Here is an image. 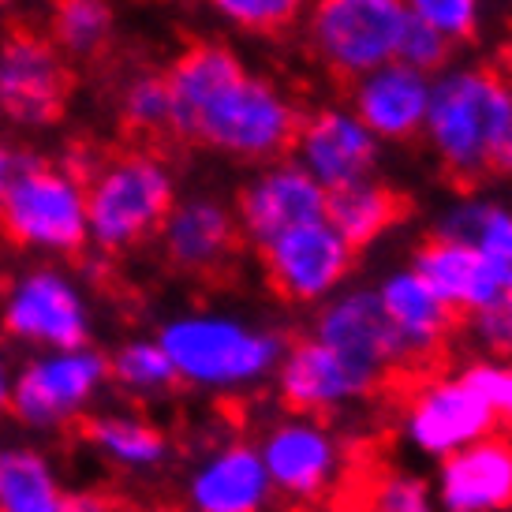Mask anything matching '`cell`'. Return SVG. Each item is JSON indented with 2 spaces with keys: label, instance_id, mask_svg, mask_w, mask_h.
Wrapping results in <instances>:
<instances>
[{
  "label": "cell",
  "instance_id": "cell-30",
  "mask_svg": "<svg viewBox=\"0 0 512 512\" xmlns=\"http://www.w3.org/2000/svg\"><path fill=\"white\" fill-rule=\"evenodd\" d=\"M415 23L438 30L449 45L471 42L483 30L486 0H400Z\"/></svg>",
  "mask_w": 512,
  "mask_h": 512
},
{
  "label": "cell",
  "instance_id": "cell-31",
  "mask_svg": "<svg viewBox=\"0 0 512 512\" xmlns=\"http://www.w3.org/2000/svg\"><path fill=\"white\" fill-rule=\"evenodd\" d=\"M120 116L135 131H161L172 120V98L165 75H135L120 94Z\"/></svg>",
  "mask_w": 512,
  "mask_h": 512
},
{
  "label": "cell",
  "instance_id": "cell-18",
  "mask_svg": "<svg viewBox=\"0 0 512 512\" xmlns=\"http://www.w3.org/2000/svg\"><path fill=\"white\" fill-rule=\"evenodd\" d=\"M430 486L438 512H512V438L498 430L434 464Z\"/></svg>",
  "mask_w": 512,
  "mask_h": 512
},
{
  "label": "cell",
  "instance_id": "cell-33",
  "mask_svg": "<svg viewBox=\"0 0 512 512\" xmlns=\"http://www.w3.org/2000/svg\"><path fill=\"white\" fill-rule=\"evenodd\" d=\"M370 512H438L434 486L419 471H389L374 483L370 494Z\"/></svg>",
  "mask_w": 512,
  "mask_h": 512
},
{
  "label": "cell",
  "instance_id": "cell-6",
  "mask_svg": "<svg viewBox=\"0 0 512 512\" xmlns=\"http://www.w3.org/2000/svg\"><path fill=\"white\" fill-rule=\"evenodd\" d=\"M109 389V356L83 344L60 352H30L15 363L8 415L30 434H60L98 412Z\"/></svg>",
  "mask_w": 512,
  "mask_h": 512
},
{
  "label": "cell",
  "instance_id": "cell-4",
  "mask_svg": "<svg viewBox=\"0 0 512 512\" xmlns=\"http://www.w3.org/2000/svg\"><path fill=\"white\" fill-rule=\"evenodd\" d=\"M4 240L42 258L79 255L86 243V180L64 165L19 161L0 195Z\"/></svg>",
  "mask_w": 512,
  "mask_h": 512
},
{
  "label": "cell",
  "instance_id": "cell-15",
  "mask_svg": "<svg viewBox=\"0 0 512 512\" xmlns=\"http://www.w3.org/2000/svg\"><path fill=\"white\" fill-rule=\"evenodd\" d=\"M68 68L49 38L12 34L0 42V113L19 128H45L64 113Z\"/></svg>",
  "mask_w": 512,
  "mask_h": 512
},
{
  "label": "cell",
  "instance_id": "cell-22",
  "mask_svg": "<svg viewBox=\"0 0 512 512\" xmlns=\"http://www.w3.org/2000/svg\"><path fill=\"white\" fill-rule=\"evenodd\" d=\"M86 449L105 468L128 475H154L172 460V438L161 423L135 408H101L79 423Z\"/></svg>",
  "mask_w": 512,
  "mask_h": 512
},
{
  "label": "cell",
  "instance_id": "cell-36",
  "mask_svg": "<svg viewBox=\"0 0 512 512\" xmlns=\"http://www.w3.org/2000/svg\"><path fill=\"white\" fill-rule=\"evenodd\" d=\"M57 512H120V505L105 490H68Z\"/></svg>",
  "mask_w": 512,
  "mask_h": 512
},
{
  "label": "cell",
  "instance_id": "cell-27",
  "mask_svg": "<svg viewBox=\"0 0 512 512\" xmlns=\"http://www.w3.org/2000/svg\"><path fill=\"white\" fill-rule=\"evenodd\" d=\"M105 356H109V385L135 404L165 400L180 385L157 337H128Z\"/></svg>",
  "mask_w": 512,
  "mask_h": 512
},
{
  "label": "cell",
  "instance_id": "cell-23",
  "mask_svg": "<svg viewBox=\"0 0 512 512\" xmlns=\"http://www.w3.org/2000/svg\"><path fill=\"white\" fill-rule=\"evenodd\" d=\"M423 281L430 285V292L456 314V318H471L483 307H490L501 296L498 281L490 277V270L483 266V258L471 251L464 240L453 236H430L415 247L412 262H408Z\"/></svg>",
  "mask_w": 512,
  "mask_h": 512
},
{
  "label": "cell",
  "instance_id": "cell-28",
  "mask_svg": "<svg viewBox=\"0 0 512 512\" xmlns=\"http://www.w3.org/2000/svg\"><path fill=\"white\" fill-rule=\"evenodd\" d=\"M113 38V0H57L53 45L68 57H94Z\"/></svg>",
  "mask_w": 512,
  "mask_h": 512
},
{
  "label": "cell",
  "instance_id": "cell-7",
  "mask_svg": "<svg viewBox=\"0 0 512 512\" xmlns=\"http://www.w3.org/2000/svg\"><path fill=\"white\" fill-rule=\"evenodd\" d=\"M0 333L27 356L83 348L94 337V307L75 273L34 262L0 288Z\"/></svg>",
  "mask_w": 512,
  "mask_h": 512
},
{
  "label": "cell",
  "instance_id": "cell-38",
  "mask_svg": "<svg viewBox=\"0 0 512 512\" xmlns=\"http://www.w3.org/2000/svg\"><path fill=\"white\" fill-rule=\"evenodd\" d=\"M15 165H19V157H15V150L8 146V139L0 135V195H4V187H8V180H12Z\"/></svg>",
  "mask_w": 512,
  "mask_h": 512
},
{
  "label": "cell",
  "instance_id": "cell-29",
  "mask_svg": "<svg viewBox=\"0 0 512 512\" xmlns=\"http://www.w3.org/2000/svg\"><path fill=\"white\" fill-rule=\"evenodd\" d=\"M210 12L243 34H281L307 15L311 0H206Z\"/></svg>",
  "mask_w": 512,
  "mask_h": 512
},
{
  "label": "cell",
  "instance_id": "cell-21",
  "mask_svg": "<svg viewBox=\"0 0 512 512\" xmlns=\"http://www.w3.org/2000/svg\"><path fill=\"white\" fill-rule=\"evenodd\" d=\"M157 240L169 266H176L180 273H214L236 251L240 225L221 199L187 195V199H176Z\"/></svg>",
  "mask_w": 512,
  "mask_h": 512
},
{
  "label": "cell",
  "instance_id": "cell-26",
  "mask_svg": "<svg viewBox=\"0 0 512 512\" xmlns=\"http://www.w3.org/2000/svg\"><path fill=\"white\" fill-rule=\"evenodd\" d=\"M400 214H404V202L382 180H363V184H352L344 191H333L326 199V221L337 228V236L356 255L363 247L382 240L400 221Z\"/></svg>",
  "mask_w": 512,
  "mask_h": 512
},
{
  "label": "cell",
  "instance_id": "cell-3",
  "mask_svg": "<svg viewBox=\"0 0 512 512\" xmlns=\"http://www.w3.org/2000/svg\"><path fill=\"white\" fill-rule=\"evenodd\" d=\"M176 206L172 169L157 154L131 150L109 157L86 180V240L105 255H120L161 232Z\"/></svg>",
  "mask_w": 512,
  "mask_h": 512
},
{
  "label": "cell",
  "instance_id": "cell-32",
  "mask_svg": "<svg viewBox=\"0 0 512 512\" xmlns=\"http://www.w3.org/2000/svg\"><path fill=\"white\" fill-rule=\"evenodd\" d=\"M475 356L512 363V292H501L490 307L464 318Z\"/></svg>",
  "mask_w": 512,
  "mask_h": 512
},
{
  "label": "cell",
  "instance_id": "cell-8",
  "mask_svg": "<svg viewBox=\"0 0 512 512\" xmlns=\"http://www.w3.org/2000/svg\"><path fill=\"white\" fill-rule=\"evenodd\" d=\"M303 27L322 68L341 79H359L397 60L408 12L400 0H311Z\"/></svg>",
  "mask_w": 512,
  "mask_h": 512
},
{
  "label": "cell",
  "instance_id": "cell-24",
  "mask_svg": "<svg viewBox=\"0 0 512 512\" xmlns=\"http://www.w3.org/2000/svg\"><path fill=\"white\" fill-rule=\"evenodd\" d=\"M434 232L468 243L501 292H512V202L460 199L438 217Z\"/></svg>",
  "mask_w": 512,
  "mask_h": 512
},
{
  "label": "cell",
  "instance_id": "cell-5",
  "mask_svg": "<svg viewBox=\"0 0 512 512\" xmlns=\"http://www.w3.org/2000/svg\"><path fill=\"white\" fill-rule=\"evenodd\" d=\"M509 86L505 75L490 68H445L434 75L423 139L449 176H486V150Z\"/></svg>",
  "mask_w": 512,
  "mask_h": 512
},
{
  "label": "cell",
  "instance_id": "cell-1",
  "mask_svg": "<svg viewBox=\"0 0 512 512\" xmlns=\"http://www.w3.org/2000/svg\"><path fill=\"white\" fill-rule=\"evenodd\" d=\"M169 128L214 154L247 165H270L292 150L299 105L285 86L258 75L247 60L221 42H199L172 60Z\"/></svg>",
  "mask_w": 512,
  "mask_h": 512
},
{
  "label": "cell",
  "instance_id": "cell-13",
  "mask_svg": "<svg viewBox=\"0 0 512 512\" xmlns=\"http://www.w3.org/2000/svg\"><path fill=\"white\" fill-rule=\"evenodd\" d=\"M288 154L326 195H333L352 184L374 180L382 143L359 124L348 105H326L299 120Z\"/></svg>",
  "mask_w": 512,
  "mask_h": 512
},
{
  "label": "cell",
  "instance_id": "cell-12",
  "mask_svg": "<svg viewBox=\"0 0 512 512\" xmlns=\"http://www.w3.org/2000/svg\"><path fill=\"white\" fill-rule=\"evenodd\" d=\"M258 255L270 288L292 307H322L348 288L356 273V251L337 236L326 217L277 236Z\"/></svg>",
  "mask_w": 512,
  "mask_h": 512
},
{
  "label": "cell",
  "instance_id": "cell-39",
  "mask_svg": "<svg viewBox=\"0 0 512 512\" xmlns=\"http://www.w3.org/2000/svg\"><path fill=\"white\" fill-rule=\"evenodd\" d=\"M498 419L501 427H509V438H512V363H509V385H505V393L498 400Z\"/></svg>",
  "mask_w": 512,
  "mask_h": 512
},
{
  "label": "cell",
  "instance_id": "cell-2",
  "mask_svg": "<svg viewBox=\"0 0 512 512\" xmlns=\"http://www.w3.org/2000/svg\"><path fill=\"white\" fill-rule=\"evenodd\" d=\"M154 337L176 370V382L210 397H243L270 385L288 352L285 329L221 307L172 314Z\"/></svg>",
  "mask_w": 512,
  "mask_h": 512
},
{
  "label": "cell",
  "instance_id": "cell-25",
  "mask_svg": "<svg viewBox=\"0 0 512 512\" xmlns=\"http://www.w3.org/2000/svg\"><path fill=\"white\" fill-rule=\"evenodd\" d=\"M68 486L60 479L53 456L30 445H0V512H57Z\"/></svg>",
  "mask_w": 512,
  "mask_h": 512
},
{
  "label": "cell",
  "instance_id": "cell-20",
  "mask_svg": "<svg viewBox=\"0 0 512 512\" xmlns=\"http://www.w3.org/2000/svg\"><path fill=\"white\" fill-rule=\"evenodd\" d=\"M370 288L382 303L385 322L404 352V367L438 359L441 348L453 337L456 314L430 292L427 281L412 266H397V270L382 273Z\"/></svg>",
  "mask_w": 512,
  "mask_h": 512
},
{
  "label": "cell",
  "instance_id": "cell-34",
  "mask_svg": "<svg viewBox=\"0 0 512 512\" xmlns=\"http://www.w3.org/2000/svg\"><path fill=\"white\" fill-rule=\"evenodd\" d=\"M449 57H453V45L445 42L438 30L423 27V23H415L412 15H408V27H404L400 45H397L400 64H408V68H415V72H423L434 79L438 72L449 68Z\"/></svg>",
  "mask_w": 512,
  "mask_h": 512
},
{
  "label": "cell",
  "instance_id": "cell-14",
  "mask_svg": "<svg viewBox=\"0 0 512 512\" xmlns=\"http://www.w3.org/2000/svg\"><path fill=\"white\" fill-rule=\"evenodd\" d=\"M326 191L299 169L292 157H277L270 165H258L255 176L240 187L236 199V225L240 236L255 243L258 251L307 221L326 217Z\"/></svg>",
  "mask_w": 512,
  "mask_h": 512
},
{
  "label": "cell",
  "instance_id": "cell-19",
  "mask_svg": "<svg viewBox=\"0 0 512 512\" xmlns=\"http://www.w3.org/2000/svg\"><path fill=\"white\" fill-rule=\"evenodd\" d=\"M430 75L389 60L374 72L352 79V113L378 143H412L423 135L430 105Z\"/></svg>",
  "mask_w": 512,
  "mask_h": 512
},
{
  "label": "cell",
  "instance_id": "cell-11",
  "mask_svg": "<svg viewBox=\"0 0 512 512\" xmlns=\"http://www.w3.org/2000/svg\"><path fill=\"white\" fill-rule=\"evenodd\" d=\"M270 385L285 412L333 419L367 404L385 385V374L341 356L337 348L314 341L307 333L299 341H288V352Z\"/></svg>",
  "mask_w": 512,
  "mask_h": 512
},
{
  "label": "cell",
  "instance_id": "cell-9",
  "mask_svg": "<svg viewBox=\"0 0 512 512\" xmlns=\"http://www.w3.org/2000/svg\"><path fill=\"white\" fill-rule=\"evenodd\" d=\"M273 498L292 505H318L326 501L344 475L348 449L341 430L329 419L314 415H277L255 438Z\"/></svg>",
  "mask_w": 512,
  "mask_h": 512
},
{
  "label": "cell",
  "instance_id": "cell-37",
  "mask_svg": "<svg viewBox=\"0 0 512 512\" xmlns=\"http://www.w3.org/2000/svg\"><path fill=\"white\" fill-rule=\"evenodd\" d=\"M12 382H15V359L12 344L0 333V415H8V400H12Z\"/></svg>",
  "mask_w": 512,
  "mask_h": 512
},
{
  "label": "cell",
  "instance_id": "cell-10",
  "mask_svg": "<svg viewBox=\"0 0 512 512\" xmlns=\"http://www.w3.org/2000/svg\"><path fill=\"white\" fill-rule=\"evenodd\" d=\"M501 430L498 412L486 404L464 374H434L412 385L397 412V438L419 460L441 464L453 453Z\"/></svg>",
  "mask_w": 512,
  "mask_h": 512
},
{
  "label": "cell",
  "instance_id": "cell-17",
  "mask_svg": "<svg viewBox=\"0 0 512 512\" xmlns=\"http://www.w3.org/2000/svg\"><path fill=\"white\" fill-rule=\"evenodd\" d=\"M311 337L363 367L378 370L385 378L404 367V352H400L397 337L382 314V303L370 285H348L333 299H326L322 307H314Z\"/></svg>",
  "mask_w": 512,
  "mask_h": 512
},
{
  "label": "cell",
  "instance_id": "cell-16",
  "mask_svg": "<svg viewBox=\"0 0 512 512\" xmlns=\"http://www.w3.org/2000/svg\"><path fill=\"white\" fill-rule=\"evenodd\" d=\"M184 501L191 512H270L277 498L255 441L228 438L191 464Z\"/></svg>",
  "mask_w": 512,
  "mask_h": 512
},
{
  "label": "cell",
  "instance_id": "cell-35",
  "mask_svg": "<svg viewBox=\"0 0 512 512\" xmlns=\"http://www.w3.org/2000/svg\"><path fill=\"white\" fill-rule=\"evenodd\" d=\"M486 172L490 176H512V86L505 101H501L498 124L490 135V150H486Z\"/></svg>",
  "mask_w": 512,
  "mask_h": 512
}]
</instances>
